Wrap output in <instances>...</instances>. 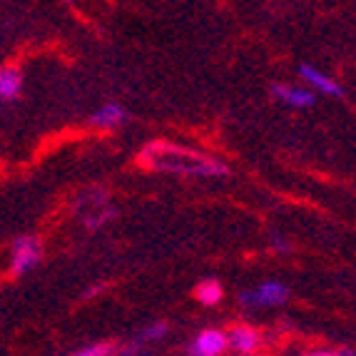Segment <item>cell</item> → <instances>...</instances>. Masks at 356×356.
I'll return each instance as SVG.
<instances>
[{
    "instance_id": "9c48e42d",
    "label": "cell",
    "mask_w": 356,
    "mask_h": 356,
    "mask_svg": "<svg viewBox=\"0 0 356 356\" xmlns=\"http://www.w3.org/2000/svg\"><path fill=\"white\" fill-rule=\"evenodd\" d=\"M125 122V110L115 102H107L105 107H100L92 118H90V125L100 127V130H115L118 125Z\"/></svg>"
},
{
    "instance_id": "277c9868",
    "label": "cell",
    "mask_w": 356,
    "mask_h": 356,
    "mask_svg": "<svg viewBox=\"0 0 356 356\" xmlns=\"http://www.w3.org/2000/svg\"><path fill=\"white\" fill-rule=\"evenodd\" d=\"M227 349V334L217 332V329H207V332L197 334L195 344H192V356H220Z\"/></svg>"
},
{
    "instance_id": "3957f363",
    "label": "cell",
    "mask_w": 356,
    "mask_h": 356,
    "mask_svg": "<svg viewBox=\"0 0 356 356\" xmlns=\"http://www.w3.org/2000/svg\"><path fill=\"white\" fill-rule=\"evenodd\" d=\"M289 299V289L280 282H267V284L257 286L254 291H244L242 304L250 307H280Z\"/></svg>"
},
{
    "instance_id": "5b68a950",
    "label": "cell",
    "mask_w": 356,
    "mask_h": 356,
    "mask_svg": "<svg viewBox=\"0 0 356 356\" xmlns=\"http://www.w3.org/2000/svg\"><path fill=\"white\" fill-rule=\"evenodd\" d=\"M299 75L307 80L312 88H316L319 92H324V95L329 97H344V88L337 83V80H332L329 75H324L321 70H316V67L312 65H302L299 67Z\"/></svg>"
},
{
    "instance_id": "30bf717a",
    "label": "cell",
    "mask_w": 356,
    "mask_h": 356,
    "mask_svg": "<svg viewBox=\"0 0 356 356\" xmlns=\"http://www.w3.org/2000/svg\"><path fill=\"white\" fill-rule=\"evenodd\" d=\"M222 294H225V289H222L220 282H202V284L197 286V299L207 304V307H214L222 299Z\"/></svg>"
},
{
    "instance_id": "6da1fadb",
    "label": "cell",
    "mask_w": 356,
    "mask_h": 356,
    "mask_svg": "<svg viewBox=\"0 0 356 356\" xmlns=\"http://www.w3.org/2000/svg\"><path fill=\"white\" fill-rule=\"evenodd\" d=\"M140 165L154 172L192 175V177H225L229 170L209 154L190 147H177L172 143H149L137 154Z\"/></svg>"
},
{
    "instance_id": "8fae6325",
    "label": "cell",
    "mask_w": 356,
    "mask_h": 356,
    "mask_svg": "<svg viewBox=\"0 0 356 356\" xmlns=\"http://www.w3.org/2000/svg\"><path fill=\"white\" fill-rule=\"evenodd\" d=\"M167 334V324H152L149 329H145L143 334H140V341H154V339H162Z\"/></svg>"
},
{
    "instance_id": "52a82bcc",
    "label": "cell",
    "mask_w": 356,
    "mask_h": 356,
    "mask_svg": "<svg viewBox=\"0 0 356 356\" xmlns=\"http://www.w3.org/2000/svg\"><path fill=\"white\" fill-rule=\"evenodd\" d=\"M259 344V334L252 327H244V324H237L227 332V346H234L239 354H250V351L257 349Z\"/></svg>"
},
{
    "instance_id": "7a4b0ae2",
    "label": "cell",
    "mask_w": 356,
    "mask_h": 356,
    "mask_svg": "<svg viewBox=\"0 0 356 356\" xmlns=\"http://www.w3.org/2000/svg\"><path fill=\"white\" fill-rule=\"evenodd\" d=\"M40 261V242L35 237H18L13 244V259H10V272L13 277L30 272Z\"/></svg>"
},
{
    "instance_id": "ba28073f",
    "label": "cell",
    "mask_w": 356,
    "mask_h": 356,
    "mask_svg": "<svg viewBox=\"0 0 356 356\" xmlns=\"http://www.w3.org/2000/svg\"><path fill=\"white\" fill-rule=\"evenodd\" d=\"M23 90V72L18 65L0 67V100H15Z\"/></svg>"
},
{
    "instance_id": "9a60e30c",
    "label": "cell",
    "mask_w": 356,
    "mask_h": 356,
    "mask_svg": "<svg viewBox=\"0 0 356 356\" xmlns=\"http://www.w3.org/2000/svg\"><path fill=\"white\" fill-rule=\"evenodd\" d=\"M237 356H254V354H252V351H250V354H237Z\"/></svg>"
},
{
    "instance_id": "8992f818",
    "label": "cell",
    "mask_w": 356,
    "mask_h": 356,
    "mask_svg": "<svg viewBox=\"0 0 356 356\" xmlns=\"http://www.w3.org/2000/svg\"><path fill=\"white\" fill-rule=\"evenodd\" d=\"M274 97L289 107H312L314 105V92L307 88H294V85H272Z\"/></svg>"
},
{
    "instance_id": "7c38bea8",
    "label": "cell",
    "mask_w": 356,
    "mask_h": 356,
    "mask_svg": "<svg viewBox=\"0 0 356 356\" xmlns=\"http://www.w3.org/2000/svg\"><path fill=\"white\" fill-rule=\"evenodd\" d=\"M110 354H113V346L110 344H92V346L77 351V354H72V356H110Z\"/></svg>"
},
{
    "instance_id": "4fadbf2b",
    "label": "cell",
    "mask_w": 356,
    "mask_h": 356,
    "mask_svg": "<svg viewBox=\"0 0 356 356\" xmlns=\"http://www.w3.org/2000/svg\"><path fill=\"white\" fill-rule=\"evenodd\" d=\"M307 356H339L337 351H327V349H319V351H309Z\"/></svg>"
},
{
    "instance_id": "5bb4252c",
    "label": "cell",
    "mask_w": 356,
    "mask_h": 356,
    "mask_svg": "<svg viewBox=\"0 0 356 356\" xmlns=\"http://www.w3.org/2000/svg\"><path fill=\"white\" fill-rule=\"evenodd\" d=\"M337 354H339V356H354V351L346 349V351H337Z\"/></svg>"
}]
</instances>
